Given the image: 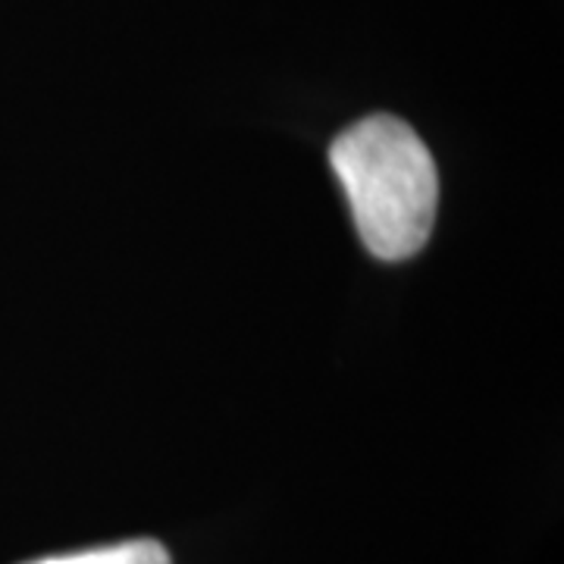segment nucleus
<instances>
[{"instance_id":"obj_2","label":"nucleus","mask_w":564,"mask_h":564,"mask_svg":"<svg viewBox=\"0 0 564 564\" xmlns=\"http://www.w3.org/2000/svg\"><path fill=\"white\" fill-rule=\"evenodd\" d=\"M29 564H173L170 552L158 540H129V543L85 549L69 555H51Z\"/></svg>"},{"instance_id":"obj_1","label":"nucleus","mask_w":564,"mask_h":564,"mask_svg":"<svg viewBox=\"0 0 564 564\" xmlns=\"http://www.w3.org/2000/svg\"><path fill=\"white\" fill-rule=\"evenodd\" d=\"M364 245L380 261L417 254L436 220L440 176L430 148L399 117L373 113L329 148Z\"/></svg>"}]
</instances>
